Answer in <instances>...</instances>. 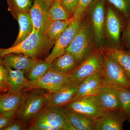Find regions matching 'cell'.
Listing matches in <instances>:
<instances>
[{"label": "cell", "mask_w": 130, "mask_h": 130, "mask_svg": "<svg viewBox=\"0 0 130 130\" xmlns=\"http://www.w3.org/2000/svg\"><path fill=\"white\" fill-rule=\"evenodd\" d=\"M55 42L45 32L33 28L31 34L19 44L8 48H0V56L3 58L12 53L23 54L36 60H41L48 53Z\"/></svg>", "instance_id": "cell-1"}, {"label": "cell", "mask_w": 130, "mask_h": 130, "mask_svg": "<svg viewBox=\"0 0 130 130\" xmlns=\"http://www.w3.org/2000/svg\"><path fill=\"white\" fill-rule=\"evenodd\" d=\"M96 49L94 31L86 11L76 36L66 52L73 55L80 64Z\"/></svg>", "instance_id": "cell-2"}, {"label": "cell", "mask_w": 130, "mask_h": 130, "mask_svg": "<svg viewBox=\"0 0 130 130\" xmlns=\"http://www.w3.org/2000/svg\"><path fill=\"white\" fill-rule=\"evenodd\" d=\"M52 93L47 90L40 88L26 91L20 105L16 110L15 119L28 125L46 106Z\"/></svg>", "instance_id": "cell-3"}, {"label": "cell", "mask_w": 130, "mask_h": 130, "mask_svg": "<svg viewBox=\"0 0 130 130\" xmlns=\"http://www.w3.org/2000/svg\"><path fill=\"white\" fill-rule=\"evenodd\" d=\"M119 14L111 5H107L105 23L106 41L105 49L123 48L121 43V33L124 25L122 17Z\"/></svg>", "instance_id": "cell-4"}, {"label": "cell", "mask_w": 130, "mask_h": 130, "mask_svg": "<svg viewBox=\"0 0 130 130\" xmlns=\"http://www.w3.org/2000/svg\"><path fill=\"white\" fill-rule=\"evenodd\" d=\"M106 0H95L87 11L93 27L96 49L103 50L106 48L105 33Z\"/></svg>", "instance_id": "cell-5"}, {"label": "cell", "mask_w": 130, "mask_h": 130, "mask_svg": "<svg viewBox=\"0 0 130 130\" xmlns=\"http://www.w3.org/2000/svg\"><path fill=\"white\" fill-rule=\"evenodd\" d=\"M104 60L103 51L96 49L71 74V83H80L85 78L102 70Z\"/></svg>", "instance_id": "cell-6"}, {"label": "cell", "mask_w": 130, "mask_h": 130, "mask_svg": "<svg viewBox=\"0 0 130 130\" xmlns=\"http://www.w3.org/2000/svg\"><path fill=\"white\" fill-rule=\"evenodd\" d=\"M103 52L104 60L102 72L104 84L130 89V81L121 66L110 55Z\"/></svg>", "instance_id": "cell-7"}, {"label": "cell", "mask_w": 130, "mask_h": 130, "mask_svg": "<svg viewBox=\"0 0 130 130\" xmlns=\"http://www.w3.org/2000/svg\"><path fill=\"white\" fill-rule=\"evenodd\" d=\"M70 76L57 72L51 69L45 75L37 80L29 81L23 89L26 91L32 89H44L53 93L71 83Z\"/></svg>", "instance_id": "cell-8"}, {"label": "cell", "mask_w": 130, "mask_h": 130, "mask_svg": "<svg viewBox=\"0 0 130 130\" xmlns=\"http://www.w3.org/2000/svg\"><path fill=\"white\" fill-rule=\"evenodd\" d=\"M67 109L95 120L104 113L96 95L78 98L64 106Z\"/></svg>", "instance_id": "cell-9"}, {"label": "cell", "mask_w": 130, "mask_h": 130, "mask_svg": "<svg viewBox=\"0 0 130 130\" xmlns=\"http://www.w3.org/2000/svg\"><path fill=\"white\" fill-rule=\"evenodd\" d=\"M85 14L82 16H72V21L55 42L51 53L44 60L47 62H53L64 53L76 36Z\"/></svg>", "instance_id": "cell-10"}, {"label": "cell", "mask_w": 130, "mask_h": 130, "mask_svg": "<svg viewBox=\"0 0 130 130\" xmlns=\"http://www.w3.org/2000/svg\"><path fill=\"white\" fill-rule=\"evenodd\" d=\"M33 119L46 122L59 130H76L68 120L64 107L45 106Z\"/></svg>", "instance_id": "cell-11"}, {"label": "cell", "mask_w": 130, "mask_h": 130, "mask_svg": "<svg viewBox=\"0 0 130 130\" xmlns=\"http://www.w3.org/2000/svg\"><path fill=\"white\" fill-rule=\"evenodd\" d=\"M127 117L122 109L105 112L95 120V130H123Z\"/></svg>", "instance_id": "cell-12"}, {"label": "cell", "mask_w": 130, "mask_h": 130, "mask_svg": "<svg viewBox=\"0 0 130 130\" xmlns=\"http://www.w3.org/2000/svg\"><path fill=\"white\" fill-rule=\"evenodd\" d=\"M96 96L104 112L122 109L115 85L104 84Z\"/></svg>", "instance_id": "cell-13"}, {"label": "cell", "mask_w": 130, "mask_h": 130, "mask_svg": "<svg viewBox=\"0 0 130 130\" xmlns=\"http://www.w3.org/2000/svg\"><path fill=\"white\" fill-rule=\"evenodd\" d=\"M79 84L71 83L53 92L45 106H65L76 96Z\"/></svg>", "instance_id": "cell-14"}, {"label": "cell", "mask_w": 130, "mask_h": 130, "mask_svg": "<svg viewBox=\"0 0 130 130\" xmlns=\"http://www.w3.org/2000/svg\"><path fill=\"white\" fill-rule=\"evenodd\" d=\"M104 84L102 70L81 81L78 86L76 96L74 100L85 96L96 95Z\"/></svg>", "instance_id": "cell-15"}, {"label": "cell", "mask_w": 130, "mask_h": 130, "mask_svg": "<svg viewBox=\"0 0 130 130\" xmlns=\"http://www.w3.org/2000/svg\"><path fill=\"white\" fill-rule=\"evenodd\" d=\"M48 8L42 0H33L29 11L34 28L44 32L51 20L48 14Z\"/></svg>", "instance_id": "cell-16"}, {"label": "cell", "mask_w": 130, "mask_h": 130, "mask_svg": "<svg viewBox=\"0 0 130 130\" xmlns=\"http://www.w3.org/2000/svg\"><path fill=\"white\" fill-rule=\"evenodd\" d=\"M39 60L23 54L12 53L6 55L3 57L2 64L6 67L26 72Z\"/></svg>", "instance_id": "cell-17"}, {"label": "cell", "mask_w": 130, "mask_h": 130, "mask_svg": "<svg viewBox=\"0 0 130 130\" xmlns=\"http://www.w3.org/2000/svg\"><path fill=\"white\" fill-rule=\"evenodd\" d=\"M80 64L72 54L66 52L53 61L51 69L65 75H69L75 70Z\"/></svg>", "instance_id": "cell-18"}, {"label": "cell", "mask_w": 130, "mask_h": 130, "mask_svg": "<svg viewBox=\"0 0 130 130\" xmlns=\"http://www.w3.org/2000/svg\"><path fill=\"white\" fill-rule=\"evenodd\" d=\"M25 92L23 89L14 93L8 91L0 94V113L16 111Z\"/></svg>", "instance_id": "cell-19"}, {"label": "cell", "mask_w": 130, "mask_h": 130, "mask_svg": "<svg viewBox=\"0 0 130 130\" xmlns=\"http://www.w3.org/2000/svg\"><path fill=\"white\" fill-rule=\"evenodd\" d=\"M65 108L68 120L76 130H95V120Z\"/></svg>", "instance_id": "cell-20"}, {"label": "cell", "mask_w": 130, "mask_h": 130, "mask_svg": "<svg viewBox=\"0 0 130 130\" xmlns=\"http://www.w3.org/2000/svg\"><path fill=\"white\" fill-rule=\"evenodd\" d=\"M15 19L18 22L19 31L18 37L12 46L19 44L28 37L31 34L34 28L29 12L19 14Z\"/></svg>", "instance_id": "cell-21"}, {"label": "cell", "mask_w": 130, "mask_h": 130, "mask_svg": "<svg viewBox=\"0 0 130 130\" xmlns=\"http://www.w3.org/2000/svg\"><path fill=\"white\" fill-rule=\"evenodd\" d=\"M110 55L121 66L128 79L130 78V50L107 48L102 50Z\"/></svg>", "instance_id": "cell-22"}, {"label": "cell", "mask_w": 130, "mask_h": 130, "mask_svg": "<svg viewBox=\"0 0 130 130\" xmlns=\"http://www.w3.org/2000/svg\"><path fill=\"white\" fill-rule=\"evenodd\" d=\"M6 67L8 70L9 74V87L8 92L14 93L23 90L28 81L25 76V71L13 70L9 67Z\"/></svg>", "instance_id": "cell-23"}, {"label": "cell", "mask_w": 130, "mask_h": 130, "mask_svg": "<svg viewBox=\"0 0 130 130\" xmlns=\"http://www.w3.org/2000/svg\"><path fill=\"white\" fill-rule=\"evenodd\" d=\"M73 17L69 20L50 21L45 29V34L51 41L55 43L73 20Z\"/></svg>", "instance_id": "cell-24"}, {"label": "cell", "mask_w": 130, "mask_h": 130, "mask_svg": "<svg viewBox=\"0 0 130 130\" xmlns=\"http://www.w3.org/2000/svg\"><path fill=\"white\" fill-rule=\"evenodd\" d=\"M52 64L53 62H47L44 60H40L25 72L26 77L28 81H31L40 79L51 69Z\"/></svg>", "instance_id": "cell-25"}, {"label": "cell", "mask_w": 130, "mask_h": 130, "mask_svg": "<svg viewBox=\"0 0 130 130\" xmlns=\"http://www.w3.org/2000/svg\"><path fill=\"white\" fill-rule=\"evenodd\" d=\"M49 18L51 21L68 20L72 18L60 0H56L49 8Z\"/></svg>", "instance_id": "cell-26"}, {"label": "cell", "mask_w": 130, "mask_h": 130, "mask_svg": "<svg viewBox=\"0 0 130 130\" xmlns=\"http://www.w3.org/2000/svg\"><path fill=\"white\" fill-rule=\"evenodd\" d=\"M8 11L14 19L18 14L29 12L32 2L31 0H7Z\"/></svg>", "instance_id": "cell-27"}, {"label": "cell", "mask_w": 130, "mask_h": 130, "mask_svg": "<svg viewBox=\"0 0 130 130\" xmlns=\"http://www.w3.org/2000/svg\"><path fill=\"white\" fill-rule=\"evenodd\" d=\"M122 109L125 113L127 121L130 123V89L116 86Z\"/></svg>", "instance_id": "cell-28"}, {"label": "cell", "mask_w": 130, "mask_h": 130, "mask_svg": "<svg viewBox=\"0 0 130 130\" xmlns=\"http://www.w3.org/2000/svg\"><path fill=\"white\" fill-rule=\"evenodd\" d=\"M126 20L130 16V0H106Z\"/></svg>", "instance_id": "cell-29"}, {"label": "cell", "mask_w": 130, "mask_h": 130, "mask_svg": "<svg viewBox=\"0 0 130 130\" xmlns=\"http://www.w3.org/2000/svg\"><path fill=\"white\" fill-rule=\"evenodd\" d=\"M9 87L8 70L4 65L0 64V90L3 93H6Z\"/></svg>", "instance_id": "cell-30"}, {"label": "cell", "mask_w": 130, "mask_h": 130, "mask_svg": "<svg viewBox=\"0 0 130 130\" xmlns=\"http://www.w3.org/2000/svg\"><path fill=\"white\" fill-rule=\"evenodd\" d=\"M122 32L121 43L123 48L130 50V16L126 20Z\"/></svg>", "instance_id": "cell-31"}, {"label": "cell", "mask_w": 130, "mask_h": 130, "mask_svg": "<svg viewBox=\"0 0 130 130\" xmlns=\"http://www.w3.org/2000/svg\"><path fill=\"white\" fill-rule=\"evenodd\" d=\"M16 111L0 113V130H2L16 118Z\"/></svg>", "instance_id": "cell-32"}, {"label": "cell", "mask_w": 130, "mask_h": 130, "mask_svg": "<svg viewBox=\"0 0 130 130\" xmlns=\"http://www.w3.org/2000/svg\"><path fill=\"white\" fill-rule=\"evenodd\" d=\"M70 16L72 17L78 6L79 0H60Z\"/></svg>", "instance_id": "cell-33"}, {"label": "cell", "mask_w": 130, "mask_h": 130, "mask_svg": "<svg viewBox=\"0 0 130 130\" xmlns=\"http://www.w3.org/2000/svg\"><path fill=\"white\" fill-rule=\"evenodd\" d=\"M95 1V0H79L78 6L74 14L78 16H83L85 14L91 5Z\"/></svg>", "instance_id": "cell-34"}, {"label": "cell", "mask_w": 130, "mask_h": 130, "mask_svg": "<svg viewBox=\"0 0 130 130\" xmlns=\"http://www.w3.org/2000/svg\"><path fill=\"white\" fill-rule=\"evenodd\" d=\"M28 124L24 122L15 119L7 125L2 130H27Z\"/></svg>", "instance_id": "cell-35"}, {"label": "cell", "mask_w": 130, "mask_h": 130, "mask_svg": "<svg viewBox=\"0 0 130 130\" xmlns=\"http://www.w3.org/2000/svg\"><path fill=\"white\" fill-rule=\"evenodd\" d=\"M42 1L46 4L49 8L50 6L56 0H42Z\"/></svg>", "instance_id": "cell-36"}, {"label": "cell", "mask_w": 130, "mask_h": 130, "mask_svg": "<svg viewBox=\"0 0 130 130\" xmlns=\"http://www.w3.org/2000/svg\"><path fill=\"white\" fill-rule=\"evenodd\" d=\"M3 59V58L2 56H0V64H2V63Z\"/></svg>", "instance_id": "cell-37"}, {"label": "cell", "mask_w": 130, "mask_h": 130, "mask_svg": "<svg viewBox=\"0 0 130 130\" xmlns=\"http://www.w3.org/2000/svg\"><path fill=\"white\" fill-rule=\"evenodd\" d=\"M3 94V93L2 91L1 90H0V94Z\"/></svg>", "instance_id": "cell-38"}, {"label": "cell", "mask_w": 130, "mask_h": 130, "mask_svg": "<svg viewBox=\"0 0 130 130\" xmlns=\"http://www.w3.org/2000/svg\"><path fill=\"white\" fill-rule=\"evenodd\" d=\"M129 79V81H130V78H129V79Z\"/></svg>", "instance_id": "cell-39"}]
</instances>
